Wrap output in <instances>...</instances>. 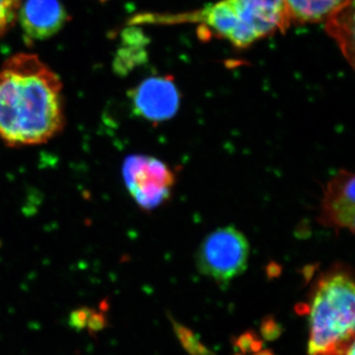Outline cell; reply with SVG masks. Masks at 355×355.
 Instances as JSON below:
<instances>
[{
    "label": "cell",
    "instance_id": "cell-10",
    "mask_svg": "<svg viewBox=\"0 0 355 355\" xmlns=\"http://www.w3.org/2000/svg\"><path fill=\"white\" fill-rule=\"evenodd\" d=\"M349 0H286L291 24H318Z\"/></svg>",
    "mask_w": 355,
    "mask_h": 355
},
{
    "label": "cell",
    "instance_id": "cell-6",
    "mask_svg": "<svg viewBox=\"0 0 355 355\" xmlns=\"http://www.w3.org/2000/svg\"><path fill=\"white\" fill-rule=\"evenodd\" d=\"M130 98L135 114L151 123L171 120L181 104L174 79L167 76L146 79L130 91Z\"/></svg>",
    "mask_w": 355,
    "mask_h": 355
},
{
    "label": "cell",
    "instance_id": "cell-1",
    "mask_svg": "<svg viewBox=\"0 0 355 355\" xmlns=\"http://www.w3.org/2000/svg\"><path fill=\"white\" fill-rule=\"evenodd\" d=\"M62 83L38 55L21 53L0 65V142L42 146L65 125Z\"/></svg>",
    "mask_w": 355,
    "mask_h": 355
},
{
    "label": "cell",
    "instance_id": "cell-7",
    "mask_svg": "<svg viewBox=\"0 0 355 355\" xmlns=\"http://www.w3.org/2000/svg\"><path fill=\"white\" fill-rule=\"evenodd\" d=\"M355 179L354 173L338 172L327 184L319 220L326 227L354 232Z\"/></svg>",
    "mask_w": 355,
    "mask_h": 355
},
{
    "label": "cell",
    "instance_id": "cell-2",
    "mask_svg": "<svg viewBox=\"0 0 355 355\" xmlns=\"http://www.w3.org/2000/svg\"><path fill=\"white\" fill-rule=\"evenodd\" d=\"M154 24H196L205 35L246 49L291 26L286 0H219L209 6L179 14L146 16Z\"/></svg>",
    "mask_w": 355,
    "mask_h": 355
},
{
    "label": "cell",
    "instance_id": "cell-9",
    "mask_svg": "<svg viewBox=\"0 0 355 355\" xmlns=\"http://www.w3.org/2000/svg\"><path fill=\"white\" fill-rule=\"evenodd\" d=\"M354 0H349L324 21L327 33L335 40L350 65L354 62Z\"/></svg>",
    "mask_w": 355,
    "mask_h": 355
},
{
    "label": "cell",
    "instance_id": "cell-4",
    "mask_svg": "<svg viewBox=\"0 0 355 355\" xmlns=\"http://www.w3.org/2000/svg\"><path fill=\"white\" fill-rule=\"evenodd\" d=\"M250 243L234 226H224L210 232L198 248V272L219 284H228L241 275L249 263Z\"/></svg>",
    "mask_w": 355,
    "mask_h": 355
},
{
    "label": "cell",
    "instance_id": "cell-5",
    "mask_svg": "<svg viewBox=\"0 0 355 355\" xmlns=\"http://www.w3.org/2000/svg\"><path fill=\"white\" fill-rule=\"evenodd\" d=\"M125 187L135 203L144 210H153L167 202L176 178L163 161L151 156H128L123 165Z\"/></svg>",
    "mask_w": 355,
    "mask_h": 355
},
{
    "label": "cell",
    "instance_id": "cell-11",
    "mask_svg": "<svg viewBox=\"0 0 355 355\" xmlns=\"http://www.w3.org/2000/svg\"><path fill=\"white\" fill-rule=\"evenodd\" d=\"M20 6L21 0H0V38L15 23Z\"/></svg>",
    "mask_w": 355,
    "mask_h": 355
},
{
    "label": "cell",
    "instance_id": "cell-8",
    "mask_svg": "<svg viewBox=\"0 0 355 355\" xmlns=\"http://www.w3.org/2000/svg\"><path fill=\"white\" fill-rule=\"evenodd\" d=\"M67 17L60 0H26L18 12L24 38L30 44L57 34L67 23Z\"/></svg>",
    "mask_w": 355,
    "mask_h": 355
},
{
    "label": "cell",
    "instance_id": "cell-3",
    "mask_svg": "<svg viewBox=\"0 0 355 355\" xmlns=\"http://www.w3.org/2000/svg\"><path fill=\"white\" fill-rule=\"evenodd\" d=\"M354 282L335 272L318 284L310 306L309 355H345L354 345Z\"/></svg>",
    "mask_w": 355,
    "mask_h": 355
}]
</instances>
